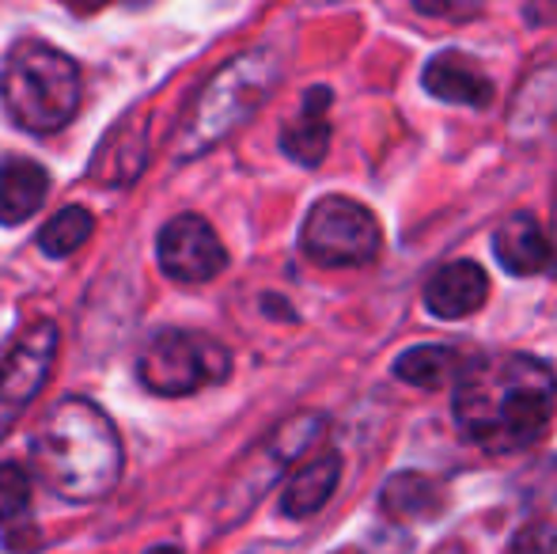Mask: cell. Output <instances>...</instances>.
I'll return each instance as SVG.
<instances>
[{"label": "cell", "mask_w": 557, "mask_h": 554, "mask_svg": "<svg viewBox=\"0 0 557 554\" xmlns=\"http://www.w3.org/2000/svg\"><path fill=\"white\" fill-rule=\"evenodd\" d=\"M557 403L550 365L528 354L482 357L455 380V421L485 452L531 448L546 433Z\"/></svg>", "instance_id": "6da1fadb"}, {"label": "cell", "mask_w": 557, "mask_h": 554, "mask_svg": "<svg viewBox=\"0 0 557 554\" xmlns=\"http://www.w3.org/2000/svg\"><path fill=\"white\" fill-rule=\"evenodd\" d=\"M35 467L69 502H96L122 475V441L88 399H61L30 444Z\"/></svg>", "instance_id": "7a4b0ae2"}, {"label": "cell", "mask_w": 557, "mask_h": 554, "mask_svg": "<svg viewBox=\"0 0 557 554\" xmlns=\"http://www.w3.org/2000/svg\"><path fill=\"white\" fill-rule=\"evenodd\" d=\"M277 76L281 58L273 50H247L216 69L190 99L175 130L178 160H194V156L209 152L216 140H224L232 130H239L270 99Z\"/></svg>", "instance_id": "3957f363"}, {"label": "cell", "mask_w": 557, "mask_h": 554, "mask_svg": "<svg viewBox=\"0 0 557 554\" xmlns=\"http://www.w3.org/2000/svg\"><path fill=\"white\" fill-rule=\"evenodd\" d=\"M0 99L8 119L27 134H53L69 126L81 107V73L73 58L46 42H15L0 69Z\"/></svg>", "instance_id": "277c9868"}, {"label": "cell", "mask_w": 557, "mask_h": 554, "mask_svg": "<svg viewBox=\"0 0 557 554\" xmlns=\"http://www.w3.org/2000/svg\"><path fill=\"white\" fill-rule=\"evenodd\" d=\"M140 384L156 395H190L221 384L232 372V357L216 338L194 331H163L140 354Z\"/></svg>", "instance_id": "5b68a950"}, {"label": "cell", "mask_w": 557, "mask_h": 554, "mask_svg": "<svg viewBox=\"0 0 557 554\" xmlns=\"http://www.w3.org/2000/svg\"><path fill=\"white\" fill-rule=\"evenodd\" d=\"M383 229L368 206L342 194L319 198L300 229V247L319 267H364L380 255Z\"/></svg>", "instance_id": "8992f818"}, {"label": "cell", "mask_w": 557, "mask_h": 554, "mask_svg": "<svg viewBox=\"0 0 557 554\" xmlns=\"http://www.w3.org/2000/svg\"><path fill=\"white\" fill-rule=\"evenodd\" d=\"M58 354V327L35 323L0 361V436L20 418V410L42 392L46 377L53 369Z\"/></svg>", "instance_id": "52a82bcc"}, {"label": "cell", "mask_w": 557, "mask_h": 554, "mask_svg": "<svg viewBox=\"0 0 557 554\" xmlns=\"http://www.w3.org/2000/svg\"><path fill=\"white\" fill-rule=\"evenodd\" d=\"M160 267L168 278L183 281V285H201V281H213L227 267V251L216 239L213 224L201 221L194 213H183L175 221H168L160 229Z\"/></svg>", "instance_id": "ba28073f"}, {"label": "cell", "mask_w": 557, "mask_h": 554, "mask_svg": "<svg viewBox=\"0 0 557 554\" xmlns=\"http://www.w3.org/2000/svg\"><path fill=\"white\" fill-rule=\"evenodd\" d=\"M421 84H425L429 96L444 99V103L474 107V111H485V107L493 103L490 73H485L470 53H459V50L436 53L425 65V73H421Z\"/></svg>", "instance_id": "9c48e42d"}, {"label": "cell", "mask_w": 557, "mask_h": 554, "mask_svg": "<svg viewBox=\"0 0 557 554\" xmlns=\"http://www.w3.org/2000/svg\"><path fill=\"white\" fill-rule=\"evenodd\" d=\"M148 163V122L129 114L117 130L103 137L96 160H91V178L99 186H129Z\"/></svg>", "instance_id": "30bf717a"}, {"label": "cell", "mask_w": 557, "mask_h": 554, "mask_svg": "<svg viewBox=\"0 0 557 554\" xmlns=\"http://www.w3.org/2000/svg\"><path fill=\"white\" fill-rule=\"evenodd\" d=\"M490 296V278L478 262H447L425 285V304L441 319L474 316Z\"/></svg>", "instance_id": "8fae6325"}, {"label": "cell", "mask_w": 557, "mask_h": 554, "mask_svg": "<svg viewBox=\"0 0 557 554\" xmlns=\"http://www.w3.org/2000/svg\"><path fill=\"white\" fill-rule=\"evenodd\" d=\"M281 148L288 160L304 163V168L323 163L326 148H331V88H311L304 96L300 111L281 130Z\"/></svg>", "instance_id": "7c38bea8"}, {"label": "cell", "mask_w": 557, "mask_h": 554, "mask_svg": "<svg viewBox=\"0 0 557 554\" xmlns=\"http://www.w3.org/2000/svg\"><path fill=\"white\" fill-rule=\"evenodd\" d=\"M493 255H497L500 270H508L512 278H531L550 267V239L535 217L516 213L493 236Z\"/></svg>", "instance_id": "4fadbf2b"}, {"label": "cell", "mask_w": 557, "mask_h": 554, "mask_svg": "<svg viewBox=\"0 0 557 554\" xmlns=\"http://www.w3.org/2000/svg\"><path fill=\"white\" fill-rule=\"evenodd\" d=\"M46 190H50V175L42 163L35 160H4L0 163V224H23L35 209H42Z\"/></svg>", "instance_id": "5bb4252c"}, {"label": "cell", "mask_w": 557, "mask_h": 554, "mask_svg": "<svg viewBox=\"0 0 557 554\" xmlns=\"http://www.w3.org/2000/svg\"><path fill=\"white\" fill-rule=\"evenodd\" d=\"M337 479H342V456H334V452L315 456L311 464H304L300 471L288 479L285 494H281V513L293 520H304V517H311V513H319L331 502Z\"/></svg>", "instance_id": "9a60e30c"}, {"label": "cell", "mask_w": 557, "mask_h": 554, "mask_svg": "<svg viewBox=\"0 0 557 554\" xmlns=\"http://www.w3.org/2000/svg\"><path fill=\"white\" fill-rule=\"evenodd\" d=\"M380 505L387 517L395 520H421V517H433L441 509V490H436L433 479L425 475H395V479L383 487Z\"/></svg>", "instance_id": "2e32d148"}, {"label": "cell", "mask_w": 557, "mask_h": 554, "mask_svg": "<svg viewBox=\"0 0 557 554\" xmlns=\"http://www.w3.org/2000/svg\"><path fill=\"white\" fill-rule=\"evenodd\" d=\"M455 369H459V357L447 346H413L395 361V377L413 387H425V392L444 387L455 377Z\"/></svg>", "instance_id": "e0dca14e"}, {"label": "cell", "mask_w": 557, "mask_h": 554, "mask_svg": "<svg viewBox=\"0 0 557 554\" xmlns=\"http://www.w3.org/2000/svg\"><path fill=\"white\" fill-rule=\"evenodd\" d=\"M91 232H96V217H91V209L65 206L53 221L42 224V232H38V247H42V255H50V259H69L76 247L88 244Z\"/></svg>", "instance_id": "ac0fdd59"}, {"label": "cell", "mask_w": 557, "mask_h": 554, "mask_svg": "<svg viewBox=\"0 0 557 554\" xmlns=\"http://www.w3.org/2000/svg\"><path fill=\"white\" fill-rule=\"evenodd\" d=\"M30 509V475L20 464H0V525H12Z\"/></svg>", "instance_id": "d6986e66"}, {"label": "cell", "mask_w": 557, "mask_h": 554, "mask_svg": "<svg viewBox=\"0 0 557 554\" xmlns=\"http://www.w3.org/2000/svg\"><path fill=\"white\" fill-rule=\"evenodd\" d=\"M505 554H557V525L550 520H535V525H523L512 535Z\"/></svg>", "instance_id": "ffe728a7"}, {"label": "cell", "mask_w": 557, "mask_h": 554, "mask_svg": "<svg viewBox=\"0 0 557 554\" xmlns=\"http://www.w3.org/2000/svg\"><path fill=\"white\" fill-rule=\"evenodd\" d=\"M61 4H65L69 12H76V15H91V12H99V8L111 4V0H61Z\"/></svg>", "instance_id": "44dd1931"}, {"label": "cell", "mask_w": 557, "mask_h": 554, "mask_svg": "<svg viewBox=\"0 0 557 554\" xmlns=\"http://www.w3.org/2000/svg\"><path fill=\"white\" fill-rule=\"evenodd\" d=\"M148 554H183V551H178V547H168V543H160V547H152Z\"/></svg>", "instance_id": "7402d4cb"}, {"label": "cell", "mask_w": 557, "mask_h": 554, "mask_svg": "<svg viewBox=\"0 0 557 554\" xmlns=\"http://www.w3.org/2000/svg\"><path fill=\"white\" fill-rule=\"evenodd\" d=\"M342 554H357V551H342Z\"/></svg>", "instance_id": "603a6c76"}]
</instances>
